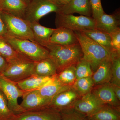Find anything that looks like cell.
Instances as JSON below:
<instances>
[{"mask_svg":"<svg viewBox=\"0 0 120 120\" xmlns=\"http://www.w3.org/2000/svg\"><path fill=\"white\" fill-rule=\"evenodd\" d=\"M45 47L49 51V57L56 65L57 73L67 67L76 65L83 58L82 52L79 43L61 45L49 43Z\"/></svg>","mask_w":120,"mask_h":120,"instance_id":"obj_1","label":"cell"},{"mask_svg":"<svg viewBox=\"0 0 120 120\" xmlns=\"http://www.w3.org/2000/svg\"><path fill=\"white\" fill-rule=\"evenodd\" d=\"M74 31L82 49L83 58L89 63L94 72L102 62L110 57V53L82 31Z\"/></svg>","mask_w":120,"mask_h":120,"instance_id":"obj_2","label":"cell"},{"mask_svg":"<svg viewBox=\"0 0 120 120\" xmlns=\"http://www.w3.org/2000/svg\"><path fill=\"white\" fill-rule=\"evenodd\" d=\"M4 37L18 53L28 60L37 62L49 57L48 50L35 42L8 35Z\"/></svg>","mask_w":120,"mask_h":120,"instance_id":"obj_3","label":"cell"},{"mask_svg":"<svg viewBox=\"0 0 120 120\" xmlns=\"http://www.w3.org/2000/svg\"><path fill=\"white\" fill-rule=\"evenodd\" d=\"M56 28L64 27L73 31H82L95 28V20L91 16L56 13Z\"/></svg>","mask_w":120,"mask_h":120,"instance_id":"obj_4","label":"cell"},{"mask_svg":"<svg viewBox=\"0 0 120 120\" xmlns=\"http://www.w3.org/2000/svg\"><path fill=\"white\" fill-rule=\"evenodd\" d=\"M1 15L7 27V35L35 42L30 22L22 18L9 15L2 11Z\"/></svg>","mask_w":120,"mask_h":120,"instance_id":"obj_5","label":"cell"},{"mask_svg":"<svg viewBox=\"0 0 120 120\" xmlns=\"http://www.w3.org/2000/svg\"><path fill=\"white\" fill-rule=\"evenodd\" d=\"M61 7L53 0H32L27 6L23 19L30 23L39 22L49 13H59Z\"/></svg>","mask_w":120,"mask_h":120,"instance_id":"obj_6","label":"cell"},{"mask_svg":"<svg viewBox=\"0 0 120 120\" xmlns=\"http://www.w3.org/2000/svg\"><path fill=\"white\" fill-rule=\"evenodd\" d=\"M34 61L22 57L9 63L1 75L16 83L34 75Z\"/></svg>","mask_w":120,"mask_h":120,"instance_id":"obj_7","label":"cell"},{"mask_svg":"<svg viewBox=\"0 0 120 120\" xmlns=\"http://www.w3.org/2000/svg\"><path fill=\"white\" fill-rule=\"evenodd\" d=\"M0 90L7 98L9 108L15 115L26 111L20 106L18 102V98L22 97L26 92L21 90L16 83L1 74H0Z\"/></svg>","mask_w":120,"mask_h":120,"instance_id":"obj_8","label":"cell"},{"mask_svg":"<svg viewBox=\"0 0 120 120\" xmlns=\"http://www.w3.org/2000/svg\"><path fill=\"white\" fill-rule=\"evenodd\" d=\"M105 105L91 92L78 99L71 107L87 117Z\"/></svg>","mask_w":120,"mask_h":120,"instance_id":"obj_9","label":"cell"},{"mask_svg":"<svg viewBox=\"0 0 120 120\" xmlns=\"http://www.w3.org/2000/svg\"><path fill=\"white\" fill-rule=\"evenodd\" d=\"M12 120H61L59 111L48 107L26 110L16 115Z\"/></svg>","mask_w":120,"mask_h":120,"instance_id":"obj_10","label":"cell"},{"mask_svg":"<svg viewBox=\"0 0 120 120\" xmlns=\"http://www.w3.org/2000/svg\"><path fill=\"white\" fill-rule=\"evenodd\" d=\"M22 97L20 105L26 111L47 107L52 98L42 96L38 90L26 92Z\"/></svg>","mask_w":120,"mask_h":120,"instance_id":"obj_11","label":"cell"},{"mask_svg":"<svg viewBox=\"0 0 120 120\" xmlns=\"http://www.w3.org/2000/svg\"><path fill=\"white\" fill-rule=\"evenodd\" d=\"M79 97L72 87L52 98L47 107L60 112L64 109L71 107Z\"/></svg>","mask_w":120,"mask_h":120,"instance_id":"obj_12","label":"cell"},{"mask_svg":"<svg viewBox=\"0 0 120 120\" xmlns=\"http://www.w3.org/2000/svg\"><path fill=\"white\" fill-rule=\"evenodd\" d=\"M95 20V28L109 34L120 28L119 12L112 15H108L105 12Z\"/></svg>","mask_w":120,"mask_h":120,"instance_id":"obj_13","label":"cell"},{"mask_svg":"<svg viewBox=\"0 0 120 120\" xmlns=\"http://www.w3.org/2000/svg\"><path fill=\"white\" fill-rule=\"evenodd\" d=\"M49 42L61 45H70L79 43L74 31L64 27L55 28L50 39Z\"/></svg>","mask_w":120,"mask_h":120,"instance_id":"obj_14","label":"cell"},{"mask_svg":"<svg viewBox=\"0 0 120 120\" xmlns=\"http://www.w3.org/2000/svg\"><path fill=\"white\" fill-rule=\"evenodd\" d=\"M97 86L92 92L99 101L105 105L119 108L120 101L116 97L110 83Z\"/></svg>","mask_w":120,"mask_h":120,"instance_id":"obj_15","label":"cell"},{"mask_svg":"<svg viewBox=\"0 0 120 120\" xmlns=\"http://www.w3.org/2000/svg\"><path fill=\"white\" fill-rule=\"evenodd\" d=\"M58 13L63 14L77 13L82 15L91 17L92 15L89 0H71L61 7Z\"/></svg>","mask_w":120,"mask_h":120,"instance_id":"obj_16","label":"cell"},{"mask_svg":"<svg viewBox=\"0 0 120 120\" xmlns=\"http://www.w3.org/2000/svg\"><path fill=\"white\" fill-rule=\"evenodd\" d=\"M112 77V62L110 56L109 58L101 63L93 73L92 77L94 85L97 86L110 82Z\"/></svg>","mask_w":120,"mask_h":120,"instance_id":"obj_17","label":"cell"},{"mask_svg":"<svg viewBox=\"0 0 120 120\" xmlns=\"http://www.w3.org/2000/svg\"><path fill=\"white\" fill-rule=\"evenodd\" d=\"M57 73L56 64L49 57L35 62L34 75L41 77H52Z\"/></svg>","mask_w":120,"mask_h":120,"instance_id":"obj_18","label":"cell"},{"mask_svg":"<svg viewBox=\"0 0 120 120\" xmlns=\"http://www.w3.org/2000/svg\"><path fill=\"white\" fill-rule=\"evenodd\" d=\"M27 5L22 0H0L2 11L23 19Z\"/></svg>","mask_w":120,"mask_h":120,"instance_id":"obj_19","label":"cell"},{"mask_svg":"<svg viewBox=\"0 0 120 120\" xmlns=\"http://www.w3.org/2000/svg\"><path fill=\"white\" fill-rule=\"evenodd\" d=\"M87 117L90 120H120V109L105 105Z\"/></svg>","mask_w":120,"mask_h":120,"instance_id":"obj_20","label":"cell"},{"mask_svg":"<svg viewBox=\"0 0 120 120\" xmlns=\"http://www.w3.org/2000/svg\"><path fill=\"white\" fill-rule=\"evenodd\" d=\"M35 41L45 47L50 43V37L55 28H48L42 26L39 22L30 23Z\"/></svg>","mask_w":120,"mask_h":120,"instance_id":"obj_21","label":"cell"},{"mask_svg":"<svg viewBox=\"0 0 120 120\" xmlns=\"http://www.w3.org/2000/svg\"><path fill=\"white\" fill-rule=\"evenodd\" d=\"M72 87V86H66L61 83L56 78V75L47 83L38 90L42 96L52 98L56 95Z\"/></svg>","mask_w":120,"mask_h":120,"instance_id":"obj_22","label":"cell"},{"mask_svg":"<svg viewBox=\"0 0 120 120\" xmlns=\"http://www.w3.org/2000/svg\"><path fill=\"white\" fill-rule=\"evenodd\" d=\"M53 76L41 77L32 75L16 83L21 90L27 92L38 90L47 83Z\"/></svg>","mask_w":120,"mask_h":120,"instance_id":"obj_23","label":"cell"},{"mask_svg":"<svg viewBox=\"0 0 120 120\" xmlns=\"http://www.w3.org/2000/svg\"><path fill=\"white\" fill-rule=\"evenodd\" d=\"M86 36L98 43L110 53L112 52L111 39L109 35L95 28L82 31Z\"/></svg>","mask_w":120,"mask_h":120,"instance_id":"obj_24","label":"cell"},{"mask_svg":"<svg viewBox=\"0 0 120 120\" xmlns=\"http://www.w3.org/2000/svg\"><path fill=\"white\" fill-rule=\"evenodd\" d=\"M0 56L5 59L8 64L24 57L2 37H0Z\"/></svg>","mask_w":120,"mask_h":120,"instance_id":"obj_25","label":"cell"},{"mask_svg":"<svg viewBox=\"0 0 120 120\" xmlns=\"http://www.w3.org/2000/svg\"><path fill=\"white\" fill-rule=\"evenodd\" d=\"M94 85L92 77H84L76 80L72 88L79 97H82L91 92Z\"/></svg>","mask_w":120,"mask_h":120,"instance_id":"obj_26","label":"cell"},{"mask_svg":"<svg viewBox=\"0 0 120 120\" xmlns=\"http://www.w3.org/2000/svg\"><path fill=\"white\" fill-rule=\"evenodd\" d=\"M76 65H72L64 69L56 75V78L61 83L72 86L76 80Z\"/></svg>","mask_w":120,"mask_h":120,"instance_id":"obj_27","label":"cell"},{"mask_svg":"<svg viewBox=\"0 0 120 120\" xmlns=\"http://www.w3.org/2000/svg\"><path fill=\"white\" fill-rule=\"evenodd\" d=\"M112 77L110 83L120 86V54L115 52L110 53Z\"/></svg>","mask_w":120,"mask_h":120,"instance_id":"obj_28","label":"cell"},{"mask_svg":"<svg viewBox=\"0 0 120 120\" xmlns=\"http://www.w3.org/2000/svg\"><path fill=\"white\" fill-rule=\"evenodd\" d=\"M93 73L89 63L83 58L76 65V79L84 77H92Z\"/></svg>","mask_w":120,"mask_h":120,"instance_id":"obj_29","label":"cell"},{"mask_svg":"<svg viewBox=\"0 0 120 120\" xmlns=\"http://www.w3.org/2000/svg\"><path fill=\"white\" fill-rule=\"evenodd\" d=\"M15 116L9 108L7 98L0 90V120H12Z\"/></svg>","mask_w":120,"mask_h":120,"instance_id":"obj_30","label":"cell"},{"mask_svg":"<svg viewBox=\"0 0 120 120\" xmlns=\"http://www.w3.org/2000/svg\"><path fill=\"white\" fill-rule=\"evenodd\" d=\"M60 112L61 120H88L86 116L72 107L64 109Z\"/></svg>","mask_w":120,"mask_h":120,"instance_id":"obj_31","label":"cell"},{"mask_svg":"<svg viewBox=\"0 0 120 120\" xmlns=\"http://www.w3.org/2000/svg\"><path fill=\"white\" fill-rule=\"evenodd\" d=\"M89 1L92 10V17L96 20L105 13L101 0H89Z\"/></svg>","mask_w":120,"mask_h":120,"instance_id":"obj_32","label":"cell"},{"mask_svg":"<svg viewBox=\"0 0 120 120\" xmlns=\"http://www.w3.org/2000/svg\"><path fill=\"white\" fill-rule=\"evenodd\" d=\"M109 35L111 39L112 52L120 54V28Z\"/></svg>","mask_w":120,"mask_h":120,"instance_id":"obj_33","label":"cell"},{"mask_svg":"<svg viewBox=\"0 0 120 120\" xmlns=\"http://www.w3.org/2000/svg\"><path fill=\"white\" fill-rule=\"evenodd\" d=\"M1 9L0 8V37H4L8 34L7 27L2 19Z\"/></svg>","mask_w":120,"mask_h":120,"instance_id":"obj_34","label":"cell"},{"mask_svg":"<svg viewBox=\"0 0 120 120\" xmlns=\"http://www.w3.org/2000/svg\"><path fill=\"white\" fill-rule=\"evenodd\" d=\"M8 64L6 60L0 56V74L6 68Z\"/></svg>","mask_w":120,"mask_h":120,"instance_id":"obj_35","label":"cell"},{"mask_svg":"<svg viewBox=\"0 0 120 120\" xmlns=\"http://www.w3.org/2000/svg\"><path fill=\"white\" fill-rule=\"evenodd\" d=\"M110 84L114 94H116V97L119 101H120V86L112 84L110 83Z\"/></svg>","mask_w":120,"mask_h":120,"instance_id":"obj_36","label":"cell"},{"mask_svg":"<svg viewBox=\"0 0 120 120\" xmlns=\"http://www.w3.org/2000/svg\"><path fill=\"white\" fill-rule=\"evenodd\" d=\"M53 0L56 2V4L62 7L71 1V0Z\"/></svg>","mask_w":120,"mask_h":120,"instance_id":"obj_37","label":"cell"},{"mask_svg":"<svg viewBox=\"0 0 120 120\" xmlns=\"http://www.w3.org/2000/svg\"><path fill=\"white\" fill-rule=\"evenodd\" d=\"M22 0L27 5L29 4V3L32 0Z\"/></svg>","mask_w":120,"mask_h":120,"instance_id":"obj_38","label":"cell"},{"mask_svg":"<svg viewBox=\"0 0 120 120\" xmlns=\"http://www.w3.org/2000/svg\"></svg>","mask_w":120,"mask_h":120,"instance_id":"obj_39","label":"cell"}]
</instances>
